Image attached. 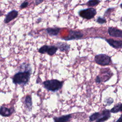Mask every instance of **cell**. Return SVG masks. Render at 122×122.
<instances>
[{
	"label": "cell",
	"instance_id": "13",
	"mask_svg": "<svg viewBox=\"0 0 122 122\" xmlns=\"http://www.w3.org/2000/svg\"><path fill=\"white\" fill-rule=\"evenodd\" d=\"M110 116V111L109 110H104L101 114L100 117L97 119L96 122H104L108 120Z\"/></svg>",
	"mask_w": 122,
	"mask_h": 122
},
{
	"label": "cell",
	"instance_id": "3",
	"mask_svg": "<svg viewBox=\"0 0 122 122\" xmlns=\"http://www.w3.org/2000/svg\"><path fill=\"white\" fill-rule=\"evenodd\" d=\"M79 15L83 19L90 20L94 18L97 14L96 10L93 8H89L80 10L78 12Z\"/></svg>",
	"mask_w": 122,
	"mask_h": 122
},
{
	"label": "cell",
	"instance_id": "10",
	"mask_svg": "<svg viewBox=\"0 0 122 122\" xmlns=\"http://www.w3.org/2000/svg\"><path fill=\"white\" fill-rule=\"evenodd\" d=\"M105 41L112 47L115 49L122 48V41L113 39H105Z\"/></svg>",
	"mask_w": 122,
	"mask_h": 122
},
{
	"label": "cell",
	"instance_id": "25",
	"mask_svg": "<svg viewBox=\"0 0 122 122\" xmlns=\"http://www.w3.org/2000/svg\"><path fill=\"white\" fill-rule=\"evenodd\" d=\"M120 7H121V8H122V3L120 4Z\"/></svg>",
	"mask_w": 122,
	"mask_h": 122
},
{
	"label": "cell",
	"instance_id": "7",
	"mask_svg": "<svg viewBox=\"0 0 122 122\" xmlns=\"http://www.w3.org/2000/svg\"><path fill=\"white\" fill-rule=\"evenodd\" d=\"M15 112L14 107L8 108L4 106H2L0 107V115L3 117H9Z\"/></svg>",
	"mask_w": 122,
	"mask_h": 122
},
{
	"label": "cell",
	"instance_id": "17",
	"mask_svg": "<svg viewBox=\"0 0 122 122\" xmlns=\"http://www.w3.org/2000/svg\"><path fill=\"white\" fill-rule=\"evenodd\" d=\"M100 2V0H89L85 4L90 7H94L97 5Z\"/></svg>",
	"mask_w": 122,
	"mask_h": 122
},
{
	"label": "cell",
	"instance_id": "22",
	"mask_svg": "<svg viewBox=\"0 0 122 122\" xmlns=\"http://www.w3.org/2000/svg\"><path fill=\"white\" fill-rule=\"evenodd\" d=\"M95 81H96V82H97V83H100V82H101V78H100L99 76H97V78H96V79Z\"/></svg>",
	"mask_w": 122,
	"mask_h": 122
},
{
	"label": "cell",
	"instance_id": "14",
	"mask_svg": "<svg viewBox=\"0 0 122 122\" xmlns=\"http://www.w3.org/2000/svg\"><path fill=\"white\" fill-rule=\"evenodd\" d=\"M61 29L58 27L48 28L46 29V31L50 36H55L58 35Z\"/></svg>",
	"mask_w": 122,
	"mask_h": 122
},
{
	"label": "cell",
	"instance_id": "19",
	"mask_svg": "<svg viewBox=\"0 0 122 122\" xmlns=\"http://www.w3.org/2000/svg\"><path fill=\"white\" fill-rule=\"evenodd\" d=\"M96 21L99 23V24H104L106 22V20L103 18V17H98L96 20Z\"/></svg>",
	"mask_w": 122,
	"mask_h": 122
},
{
	"label": "cell",
	"instance_id": "20",
	"mask_svg": "<svg viewBox=\"0 0 122 122\" xmlns=\"http://www.w3.org/2000/svg\"><path fill=\"white\" fill-rule=\"evenodd\" d=\"M28 5H29V2L28 1H24L22 4H21V5L20 6V8L21 9H23L27 7Z\"/></svg>",
	"mask_w": 122,
	"mask_h": 122
},
{
	"label": "cell",
	"instance_id": "9",
	"mask_svg": "<svg viewBox=\"0 0 122 122\" xmlns=\"http://www.w3.org/2000/svg\"><path fill=\"white\" fill-rule=\"evenodd\" d=\"M18 15V11L16 10H12L9 12L6 16L4 22L5 23H8L9 22L11 21L13 19H15Z\"/></svg>",
	"mask_w": 122,
	"mask_h": 122
},
{
	"label": "cell",
	"instance_id": "23",
	"mask_svg": "<svg viewBox=\"0 0 122 122\" xmlns=\"http://www.w3.org/2000/svg\"><path fill=\"white\" fill-rule=\"evenodd\" d=\"M116 122H122V115L118 119V120Z\"/></svg>",
	"mask_w": 122,
	"mask_h": 122
},
{
	"label": "cell",
	"instance_id": "21",
	"mask_svg": "<svg viewBox=\"0 0 122 122\" xmlns=\"http://www.w3.org/2000/svg\"><path fill=\"white\" fill-rule=\"evenodd\" d=\"M44 0H35V5H39L43 2Z\"/></svg>",
	"mask_w": 122,
	"mask_h": 122
},
{
	"label": "cell",
	"instance_id": "26",
	"mask_svg": "<svg viewBox=\"0 0 122 122\" xmlns=\"http://www.w3.org/2000/svg\"><path fill=\"white\" fill-rule=\"evenodd\" d=\"M121 22H122V18L121 20Z\"/></svg>",
	"mask_w": 122,
	"mask_h": 122
},
{
	"label": "cell",
	"instance_id": "24",
	"mask_svg": "<svg viewBox=\"0 0 122 122\" xmlns=\"http://www.w3.org/2000/svg\"><path fill=\"white\" fill-rule=\"evenodd\" d=\"M2 15V13L1 11L0 10V16H1Z\"/></svg>",
	"mask_w": 122,
	"mask_h": 122
},
{
	"label": "cell",
	"instance_id": "18",
	"mask_svg": "<svg viewBox=\"0 0 122 122\" xmlns=\"http://www.w3.org/2000/svg\"><path fill=\"white\" fill-rule=\"evenodd\" d=\"M100 115H101V113H100L99 112L94 113L92 115H91L90 117V121L92 122V121H94V120H95L96 119H98L100 117Z\"/></svg>",
	"mask_w": 122,
	"mask_h": 122
},
{
	"label": "cell",
	"instance_id": "6",
	"mask_svg": "<svg viewBox=\"0 0 122 122\" xmlns=\"http://www.w3.org/2000/svg\"><path fill=\"white\" fill-rule=\"evenodd\" d=\"M83 36V34L81 31L76 30H70L69 35L62 39L65 41H71L74 40H79L81 39Z\"/></svg>",
	"mask_w": 122,
	"mask_h": 122
},
{
	"label": "cell",
	"instance_id": "4",
	"mask_svg": "<svg viewBox=\"0 0 122 122\" xmlns=\"http://www.w3.org/2000/svg\"><path fill=\"white\" fill-rule=\"evenodd\" d=\"M58 50V48L54 45H45L41 47L38 50V52L41 54L47 53L50 56L53 55Z\"/></svg>",
	"mask_w": 122,
	"mask_h": 122
},
{
	"label": "cell",
	"instance_id": "5",
	"mask_svg": "<svg viewBox=\"0 0 122 122\" xmlns=\"http://www.w3.org/2000/svg\"><path fill=\"white\" fill-rule=\"evenodd\" d=\"M94 59L95 61L97 64L102 66H106L109 65L111 61V58L109 56L103 54H100L96 55L95 56Z\"/></svg>",
	"mask_w": 122,
	"mask_h": 122
},
{
	"label": "cell",
	"instance_id": "11",
	"mask_svg": "<svg viewBox=\"0 0 122 122\" xmlns=\"http://www.w3.org/2000/svg\"><path fill=\"white\" fill-rule=\"evenodd\" d=\"M23 104L24 105L25 109L29 112L31 111L32 107V102L31 97L30 95H27L24 99L23 101Z\"/></svg>",
	"mask_w": 122,
	"mask_h": 122
},
{
	"label": "cell",
	"instance_id": "12",
	"mask_svg": "<svg viewBox=\"0 0 122 122\" xmlns=\"http://www.w3.org/2000/svg\"><path fill=\"white\" fill-rule=\"evenodd\" d=\"M72 116L71 114L62 115L59 117H54L53 120L54 122H69Z\"/></svg>",
	"mask_w": 122,
	"mask_h": 122
},
{
	"label": "cell",
	"instance_id": "2",
	"mask_svg": "<svg viewBox=\"0 0 122 122\" xmlns=\"http://www.w3.org/2000/svg\"><path fill=\"white\" fill-rule=\"evenodd\" d=\"M63 81L57 79L46 80L43 82V87L47 90L51 92H56L60 90L63 86Z\"/></svg>",
	"mask_w": 122,
	"mask_h": 122
},
{
	"label": "cell",
	"instance_id": "8",
	"mask_svg": "<svg viewBox=\"0 0 122 122\" xmlns=\"http://www.w3.org/2000/svg\"><path fill=\"white\" fill-rule=\"evenodd\" d=\"M108 33L110 36L122 38V30L113 27H110L108 28Z\"/></svg>",
	"mask_w": 122,
	"mask_h": 122
},
{
	"label": "cell",
	"instance_id": "1",
	"mask_svg": "<svg viewBox=\"0 0 122 122\" xmlns=\"http://www.w3.org/2000/svg\"><path fill=\"white\" fill-rule=\"evenodd\" d=\"M20 70L16 73L12 78L13 83L15 85L25 86L29 82L32 73L31 68L29 63H23L20 66Z\"/></svg>",
	"mask_w": 122,
	"mask_h": 122
},
{
	"label": "cell",
	"instance_id": "15",
	"mask_svg": "<svg viewBox=\"0 0 122 122\" xmlns=\"http://www.w3.org/2000/svg\"><path fill=\"white\" fill-rule=\"evenodd\" d=\"M61 51H69L70 49V46L66 43L59 42L57 43L56 46Z\"/></svg>",
	"mask_w": 122,
	"mask_h": 122
},
{
	"label": "cell",
	"instance_id": "16",
	"mask_svg": "<svg viewBox=\"0 0 122 122\" xmlns=\"http://www.w3.org/2000/svg\"><path fill=\"white\" fill-rule=\"evenodd\" d=\"M122 111V104H118L114 106L111 110V112L112 113H117Z\"/></svg>",
	"mask_w": 122,
	"mask_h": 122
}]
</instances>
